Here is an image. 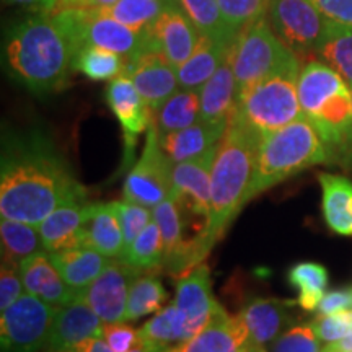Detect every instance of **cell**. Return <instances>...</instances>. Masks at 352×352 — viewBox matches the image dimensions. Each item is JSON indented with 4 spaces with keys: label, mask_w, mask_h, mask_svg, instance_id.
<instances>
[{
    "label": "cell",
    "mask_w": 352,
    "mask_h": 352,
    "mask_svg": "<svg viewBox=\"0 0 352 352\" xmlns=\"http://www.w3.org/2000/svg\"><path fill=\"white\" fill-rule=\"evenodd\" d=\"M87 191L65 158L38 131L6 134L0 170V215L39 226L52 210Z\"/></svg>",
    "instance_id": "1"
},
{
    "label": "cell",
    "mask_w": 352,
    "mask_h": 352,
    "mask_svg": "<svg viewBox=\"0 0 352 352\" xmlns=\"http://www.w3.org/2000/svg\"><path fill=\"white\" fill-rule=\"evenodd\" d=\"M263 135L233 114L220 139L210 176V209L204 235L196 243L199 264L209 256L217 241L246 204Z\"/></svg>",
    "instance_id": "2"
},
{
    "label": "cell",
    "mask_w": 352,
    "mask_h": 352,
    "mask_svg": "<svg viewBox=\"0 0 352 352\" xmlns=\"http://www.w3.org/2000/svg\"><path fill=\"white\" fill-rule=\"evenodd\" d=\"M8 77L36 96L60 91L74 72V54L51 15L30 13L3 36Z\"/></svg>",
    "instance_id": "3"
},
{
    "label": "cell",
    "mask_w": 352,
    "mask_h": 352,
    "mask_svg": "<svg viewBox=\"0 0 352 352\" xmlns=\"http://www.w3.org/2000/svg\"><path fill=\"white\" fill-rule=\"evenodd\" d=\"M303 116L329 152V164L346 165L352 140V90L323 60L303 65L297 82Z\"/></svg>",
    "instance_id": "4"
},
{
    "label": "cell",
    "mask_w": 352,
    "mask_h": 352,
    "mask_svg": "<svg viewBox=\"0 0 352 352\" xmlns=\"http://www.w3.org/2000/svg\"><path fill=\"white\" fill-rule=\"evenodd\" d=\"M321 164H329V152L305 116L264 135L245 202Z\"/></svg>",
    "instance_id": "5"
},
{
    "label": "cell",
    "mask_w": 352,
    "mask_h": 352,
    "mask_svg": "<svg viewBox=\"0 0 352 352\" xmlns=\"http://www.w3.org/2000/svg\"><path fill=\"white\" fill-rule=\"evenodd\" d=\"M232 63L236 96L264 78L302 70L297 54L276 36L266 16L240 30L232 46Z\"/></svg>",
    "instance_id": "6"
},
{
    "label": "cell",
    "mask_w": 352,
    "mask_h": 352,
    "mask_svg": "<svg viewBox=\"0 0 352 352\" xmlns=\"http://www.w3.org/2000/svg\"><path fill=\"white\" fill-rule=\"evenodd\" d=\"M298 76L279 74L245 88L236 96L235 116L259 134L267 135L303 118L298 100Z\"/></svg>",
    "instance_id": "7"
},
{
    "label": "cell",
    "mask_w": 352,
    "mask_h": 352,
    "mask_svg": "<svg viewBox=\"0 0 352 352\" xmlns=\"http://www.w3.org/2000/svg\"><path fill=\"white\" fill-rule=\"evenodd\" d=\"M51 16L74 57L83 47L96 46L129 59L144 47V33L113 19L107 8H69Z\"/></svg>",
    "instance_id": "8"
},
{
    "label": "cell",
    "mask_w": 352,
    "mask_h": 352,
    "mask_svg": "<svg viewBox=\"0 0 352 352\" xmlns=\"http://www.w3.org/2000/svg\"><path fill=\"white\" fill-rule=\"evenodd\" d=\"M173 162L160 145L155 120L151 122L145 138L144 151L138 164L132 166L124 179L122 197L124 201L153 209L160 204L171 191V171Z\"/></svg>",
    "instance_id": "9"
},
{
    "label": "cell",
    "mask_w": 352,
    "mask_h": 352,
    "mask_svg": "<svg viewBox=\"0 0 352 352\" xmlns=\"http://www.w3.org/2000/svg\"><path fill=\"white\" fill-rule=\"evenodd\" d=\"M56 307L26 294L2 310V352H38L47 344Z\"/></svg>",
    "instance_id": "10"
},
{
    "label": "cell",
    "mask_w": 352,
    "mask_h": 352,
    "mask_svg": "<svg viewBox=\"0 0 352 352\" xmlns=\"http://www.w3.org/2000/svg\"><path fill=\"white\" fill-rule=\"evenodd\" d=\"M267 21L272 32L296 54L315 51L327 16L310 0H270Z\"/></svg>",
    "instance_id": "11"
},
{
    "label": "cell",
    "mask_w": 352,
    "mask_h": 352,
    "mask_svg": "<svg viewBox=\"0 0 352 352\" xmlns=\"http://www.w3.org/2000/svg\"><path fill=\"white\" fill-rule=\"evenodd\" d=\"M142 33L144 47L160 51L176 69L192 54L201 36L199 30L176 0H168L157 20Z\"/></svg>",
    "instance_id": "12"
},
{
    "label": "cell",
    "mask_w": 352,
    "mask_h": 352,
    "mask_svg": "<svg viewBox=\"0 0 352 352\" xmlns=\"http://www.w3.org/2000/svg\"><path fill=\"white\" fill-rule=\"evenodd\" d=\"M124 76L131 78L153 114L179 88L178 69L165 54L151 47H142L126 59Z\"/></svg>",
    "instance_id": "13"
},
{
    "label": "cell",
    "mask_w": 352,
    "mask_h": 352,
    "mask_svg": "<svg viewBox=\"0 0 352 352\" xmlns=\"http://www.w3.org/2000/svg\"><path fill=\"white\" fill-rule=\"evenodd\" d=\"M142 274L121 258L109 259L103 272L90 284L83 297L104 324L126 323L131 285Z\"/></svg>",
    "instance_id": "14"
},
{
    "label": "cell",
    "mask_w": 352,
    "mask_h": 352,
    "mask_svg": "<svg viewBox=\"0 0 352 352\" xmlns=\"http://www.w3.org/2000/svg\"><path fill=\"white\" fill-rule=\"evenodd\" d=\"M104 100L122 129L126 148L124 164L127 165L134 155V147L138 144L139 135L147 131L153 121V113L131 78L124 74L108 83Z\"/></svg>",
    "instance_id": "15"
},
{
    "label": "cell",
    "mask_w": 352,
    "mask_h": 352,
    "mask_svg": "<svg viewBox=\"0 0 352 352\" xmlns=\"http://www.w3.org/2000/svg\"><path fill=\"white\" fill-rule=\"evenodd\" d=\"M176 308L183 320L184 341L195 338L212 318L219 302L212 296L210 270L204 263L176 283Z\"/></svg>",
    "instance_id": "16"
},
{
    "label": "cell",
    "mask_w": 352,
    "mask_h": 352,
    "mask_svg": "<svg viewBox=\"0 0 352 352\" xmlns=\"http://www.w3.org/2000/svg\"><path fill=\"white\" fill-rule=\"evenodd\" d=\"M217 147L192 160L175 164L171 171V191L178 196L183 212L195 215L206 223L209 219L210 176Z\"/></svg>",
    "instance_id": "17"
},
{
    "label": "cell",
    "mask_w": 352,
    "mask_h": 352,
    "mask_svg": "<svg viewBox=\"0 0 352 352\" xmlns=\"http://www.w3.org/2000/svg\"><path fill=\"white\" fill-rule=\"evenodd\" d=\"M103 329L104 323L95 314L94 308L88 305L85 297L77 296L56 310L46 349L74 351L83 341L103 338Z\"/></svg>",
    "instance_id": "18"
},
{
    "label": "cell",
    "mask_w": 352,
    "mask_h": 352,
    "mask_svg": "<svg viewBox=\"0 0 352 352\" xmlns=\"http://www.w3.org/2000/svg\"><path fill=\"white\" fill-rule=\"evenodd\" d=\"M248 329L240 316H233L219 303L212 318L191 340L164 352H248Z\"/></svg>",
    "instance_id": "19"
},
{
    "label": "cell",
    "mask_w": 352,
    "mask_h": 352,
    "mask_svg": "<svg viewBox=\"0 0 352 352\" xmlns=\"http://www.w3.org/2000/svg\"><path fill=\"white\" fill-rule=\"evenodd\" d=\"M90 202L83 199H70L52 210L38 226L41 233L44 250L47 253L64 252L83 245V222Z\"/></svg>",
    "instance_id": "20"
},
{
    "label": "cell",
    "mask_w": 352,
    "mask_h": 352,
    "mask_svg": "<svg viewBox=\"0 0 352 352\" xmlns=\"http://www.w3.org/2000/svg\"><path fill=\"white\" fill-rule=\"evenodd\" d=\"M296 302L271 297H256L241 308L240 318L248 329L250 342L256 346H270L294 323L290 307Z\"/></svg>",
    "instance_id": "21"
},
{
    "label": "cell",
    "mask_w": 352,
    "mask_h": 352,
    "mask_svg": "<svg viewBox=\"0 0 352 352\" xmlns=\"http://www.w3.org/2000/svg\"><path fill=\"white\" fill-rule=\"evenodd\" d=\"M236 34H201L192 54L178 67L179 88L199 90L230 54Z\"/></svg>",
    "instance_id": "22"
},
{
    "label": "cell",
    "mask_w": 352,
    "mask_h": 352,
    "mask_svg": "<svg viewBox=\"0 0 352 352\" xmlns=\"http://www.w3.org/2000/svg\"><path fill=\"white\" fill-rule=\"evenodd\" d=\"M20 272L26 292L52 307L59 308L77 297L65 284L47 252H38L25 258L20 263Z\"/></svg>",
    "instance_id": "23"
},
{
    "label": "cell",
    "mask_w": 352,
    "mask_h": 352,
    "mask_svg": "<svg viewBox=\"0 0 352 352\" xmlns=\"http://www.w3.org/2000/svg\"><path fill=\"white\" fill-rule=\"evenodd\" d=\"M199 120L212 124H228L236 109V80L232 51L214 76L199 88Z\"/></svg>",
    "instance_id": "24"
},
{
    "label": "cell",
    "mask_w": 352,
    "mask_h": 352,
    "mask_svg": "<svg viewBox=\"0 0 352 352\" xmlns=\"http://www.w3.org/2000/svg\"><path fill=\"white\" fill-rule=\"evenodd\" d=\"M83 245L91 246L109 259L122 256L124 235L113 202H90L83 222Z\"/></svg>",
    "instance_id": "25"
},
{
    "label": "cell",
    "mask_w": 352,
    "mask_h": 352,
    "mask_svg": "<svg viewBox=\"0 0 352 352\" xmlns=\"http://www.w3.org/2000/svg\"><path fill=\"white\" fill-rule=\"evenodd\" d=\"M227 127L228 124H212L199 120L186 129L160 135V145L173 164H182L217 147Z\"/></svg>",
    "instance_id": "26"
},
{
    "label": "cell",
    "mask_w": 352,
    "mask_h": 352,
    "mask_svg": "<svg viewBox=\"0 0 352 352\" xmlns=\"http://www.w3.org/2000/svg\"><path fill=\"white\" fill-rule=\"evenodd\" d=\"M50 254L65 284L72 289L76 296H83V292L90 287V284L109 263V258L87 245Z\"/></svg>",
    "instance_id": "27"
},
{
    "label": "cell",
    "mask_w": 352,
    "mask_h": 352,
    "mask_svg": "<svg viewBox=\"0 0 352 352\" xmlns=\"http://www.w3.org/2000/svg\"><path fill=\"white\" fill-rule=\"evenodd\" d=\"M321 210L329 230L352 236V182L342 175L320 173Z\"/></svg>",
    "instance_id": "28"
},
{
    "label": "cell",
    "mask_w": 352,
    "mask_h": 352,
    "mask_svg": "<svg viewBox=\"0 0 352 352\" xmlns=\"http://www.w3.org/2000/svg\"><path fill=\"white\" fill-rule=\"evenodd\" d=\"M315 52L336 70L352 90V28L327 19Z\"/></svg>",
    "instance_id": "29"
},
{
    "label": "cell",
    "mask_w": 352,
    "mask_h": 352,
    "mask_svg": "<svg viewBox=\"0 0 352 352\" xmlns=\"http://www.w3.org/2000/svg\"><path fill=\"white\" fill-rule=\"evenodd\" d=\"M201 100L199 90H189L182 88L175 91L168 100L162 104L160 109L153 114L158 135L170 134L186 129L199 121Z\"/></svg>",
    "instance_id": "30"
},
{
    "label": "cell",
    "mask_w": 352,
    "mask_h": 352,
    "mask_svg": "<svg viewBox=\"0 0 352 352\" xmlns=\"http://www.w3.org/2000/svg\"><path fill=\"white\" fill-rule=\"evenodd\" d=\"M287 280L298 290L297 303L305 311L318 310L321 298L328 289V270L320 263L302 261L294 264L287 272Z\"/></svg>",
    "instance_id": "31"
},
{
    "label": "cell",
    "mask_w": 352,
    "mask_h": 352,
    "mask_svg": "<svg viewBox=\"0 0 352 352\" xmlns=\"http://www.w3.org/2000/svg\"><path fill=\"white\" fill-rule=\"evenodd\" d=\"M140 336L144 344L155 352H164L184 342L183 320L176 303L171 302L160 308L157 315L140 328Z\"/></svg>",
    "instance_id": "32"
},
{
    "label": "cell",
    "mask_w": 352,
    "mask_h": 352,
    "mask_svg": "<svg viewBox=\"0 0 352 352\" xmlns=\"http://www.w3.org/2000/svg\"><path fill=\"white\" fill-rule=\"evenodd\" d=\"M0 241H2V259L19 264L34 253L46 252L38 227L19 220L2 217Z\"/></svg>",
    "instance_id": "33"
},
{
    "label": "cell",
    "mask_w": 352,
    "mask_h": 352,
    "mask_svg": "<svg viewBox=\"0 0 352 352\" xmlns=\"http://www.w3.org/2000/svg\"><path fill=\"white\" fill-rule=\"evenodd\" d=\"M168 294L162 284L160 277L153 272H142L135 277L131 285L129 300H127L126 323L138 321L144 316L155 314L164 305Z\"/></svg>",
    "instance_id": "34"
},
{
    "label": "cell",
    "mask_w": 352,
    "mask_h": 352,
    "mask_svg": "<svg viewBox=\"0 0 352 352\" xmlns=\"http://www.w3.org/2000/svg\"><path fill=\"white\" fill-rule=\"evenodd\" d=\"M126 57L103 47L87 46L74 57V70L94 82H111L124 74Z\"/></svg>",
    "instance_id": "35"
},
{
    "label": "cell",
    "mask_w": 352,
    "mask_h": 352,
    "mask_svg": "<svg viewBox=\"0 0 352 352\" xmlns=\"http://www.w3.org/2000/svg\"><path fill=\"white\" fill-rule=\"evenodd\" d=\"M121 259L139 272L164 270V239L153 220L132 241L129 248L122 253Z\"/></svg>",
    "instance_id": "36"
},
{
    "label": "cell",
    "mask_w": 352,
    "mask_h": 352,
    "mask_svg": "<svg viewBox=\"0 0 352 352\" xmlns=\"http://www.w3.org/2000/svg\"><path fill=\"white\" fill-rule=\"evenodd\" d=\"M168 0H118L107 8L109 15L135 32H144L164 10Z\"/></svg>",
    "instance_id": "37"
},
{
    "label": "cell",
    "mask_w": 352,
    "mask_h": 352,
    "mask_svg": "<svg viewBox=\"0 0 352 352\" xmlns=\"http://www.w3.org/2000/svg\"><path fill=\"white\" fill-rule=\"evenodd\" d=\"M201 34H239L223 20L219 0H176Z\"/></svg>",
    "instance_id": "38"
},
{
    "label": "cell",
    "mask_w": 352,
    "mask_h": 352,
    "mask_svg": "<svg viewBox=\"0 0 352 352\" xmlns=\"http://www.w3.org/2000/svg\"><path fill=\"white\" fill-rule=\"evenodd\" d=\"M270 352H321L320 340L311 321L292 323L270 344Z\"/></svg>",
    "instance_id": "39"
},
{
    "label": "cell",
    "mask_w": 352,
    "mask_h": 352,
    "mask_svg": "<svg viewBox=\"0 0 352 352\" xmlns=\"http://www.w3.org/2000/svg\"><path fill=\"white\" fill-rule=\"evenodd\" d=\"M223 20L239 33L246 25L266 16L270 0H219Z\"/></svg>",
    "instance_id": "40"
},
{
    "label": "cell",
    "mask_w": 352,
    "mask_h": 352,
    "mask_svg": "<svg viewBox=\"0 0 352 352\" xmlns=\"http://www.w3.org/2000/svg\"><path fill=\"white\" fill-rule=\"evenodd\" d=\"M114 212L120 220V226L124 235V252L129 248L132 241L140 235V232L153 220L152 209L144 208V206L134 204L129 201H114ZM122 252V253H124Z\"/></svg>",
    "instance_id": "41"
},
{
    "label": "cell",
    "mask_w": 352,
    "mask_h": 352,
    "mask_svg": "<svg viewBox=\"0 0 352 352\" xmlns=\"http://www.w3.org/2000/svg\"><path fill=\"white\" fill-rule=\"evenodd\" d=\"M320 341L336 342L352 333V310L338 311L331 315H318L311 321Z\"/></svg>",
    "instance_id": "42"
},
{
    "label": "cell",
    "mask_w": 352,
    "mask_h": 352,
    "mask_svg": "<svg viewBox=\"0 0 352 352\" xmlns=\"http://www.w3.org/2000/svg\"><path fill=\"white\" fill-rule=\"evenodd\" d=\"M23 279H21L20 264L2 259L0 271V311L6 310L13 302L23 296Z\"/></svg>",
    "instance_id": "43"
},
{
    "label": "cell",
    "mask_w": 352,
    "mask_h": 352,
    "mask_svg": "<svg viewBox=\"0 0 352 352\" xmlns=\"http://www.w3.org/2000/svg\"><path fill=\"white\" fill-rule=\"evenodd\" d=\"M101 340L107 342L114 352H131L144 346L140 329L132 328L127 323L104 324Z\"/></svg>",
    "instance_id": "44"
},
{
    "label": "cell",
    "mask_w": 352,
    "mask_h": 352,
    "mask_svg": "<svg viewBox=\"0 0 352 352\" xmlns=\"http://www.w3.org/2000/svg\"><path fill=\"white\" fill-rule=\"evenodd\" d=\"M329 20L352 28V0H310Z\"/></svg>",
    "instance_id": "45"
},
{
    "label": "cell",
    "mask_w": 352,
    "mask_h": 352,
    "mask_svg": "<svg viewBox=\"0 0 352 352\" xmlns=\"http://www.w3.org/2000/svg\"><path fill=\"white\" fill-rule=\"evenodd\" d=\"M347 310H352V287L327 292L318 305L320 315H331Z\"/></svg>",
    "instance_id": "46"
},
{
    "label": "cell",
    "mask_w": 352,
    "mask_h": 352,
    "mask_svg": "<svg viewBox=\"0 0 352 352\" xmlns=\"http://www.w3.org/2000/svg\"><path fill=\"white\" fill-rule=\"evenodd\" d=\"M57 2L59 0H6L8 6L20 7L30 13H43V15H51Z\"/></svg>",
    "instance_id": "47"
},
{
    "label": "cell",
    "mask_w": 352,
    "mask_h": 352,
    "mask_svg": "<svg viewBox=\"0 0 352 352\" xmlns=\"http://www.w3.org/2000/svg\"><path fill=\"white\" fill-rule=\"evenodd\" d=\"M74 351H77V352H114L111 347L107 344V342L101 340V338H94V340L83 341L82 344H78ZM131 352H155V351H152L151 347H147L144 344L142 347H139V349L131 351Z\"/></svg>",
    "instance_id": "48"
},
{
    "label": "cell",
    "mask_w": 352,
    "mask_h": 352,
    "mask_svg": "<svg viewBox=\"0 0 352 352\" xmlns=\"http://www.w3.org/2000/svg\"><path fill=\"white\" fill-rule=\"evenodd\" d=\"M324 349L329 352H352V333L340 341L329 342V344L324 346Z\"/></svg>",
    "instance_id": "49"
},
{
    "label": "cell",
    "mask_w": 352,
    "mask_h": 352,
    "mask_svg": "<svg viewBox=\"0 0 352 352\" xmlns=\"http://www.w3.org/2000/svg\"><path fill=\"white\" fill-rule=\"evenodd\" d=\"M90 2L95 8H109L113 7L118 0H90Z\"/></svg>",
    "instance_id": "50"
},
{
    "label": "cell",
    "mask_w": 352,
    "mask_h": 352,
    "mask_svg": "<svg viewBox=\"0 0 352 352\" xmlns=\"http://www.w3.org/2000/svg\"><path fill=\"white\" fill-rule=\"evenodd\" d=\"M248 352H267V351H266V347L252 344V342H250V351Z\"/></svg>",
    "instance_id": "51"
},
{
    "label": "cell",
    "mask_w": 352,
    "mask_h": 352,
    "mask_svg": "<svg viewBox=\"0 0 352 352\" xmlns=\"http://www.w3.org/2000/svg\"><path fill=\"white\" fill-rule=\"evenodd\" d=\"M344 166H352V140H351L349 153H347V158H346V165H344Z\"/></svg>",
    "instance_id": "52"
},
{
    "label": "cell",
    "mask_w": 352,
    "mask_h": 352,
    "mask_svg": "<svg viewBox=\"0 0 352 352\" xmlns=\"http://www.w3.org/2000/svg\"><path fill=\"white\" fill-rule=\"evenodd\" d=\"M321 352H329V351H327V349H324V347H323V349H321Z\"/></svg>",
    "instance_id": "53"
},
{
    "label": "cell",
    "mask_w": 352,
    "mask_h": 352,
    "mask_svg": "<svg viewBox=\"0 0 352 352\" xmlns=\"http://www.w3.org/2000/svg\"><path fill=\"white\" fill-rule=\"evenodd\" d=\"M50 352H60V351H50Z\"/></svg>",
    "instance_id": "54"
},
{
    "label": "cell",
    "mask_w": 352,
    "mask_h": 352,
    "mask_svg": "<svg viewBox=\"0 0 352 352\" xmlns=\"http://www.w3.org/2000/svg\"><path fill=\"white\" fill-rule=\"evenodd\" d=\"M67 352H77V351H67Z\"/></svg>",
    "instance_id": "55"
}]
</instances>
